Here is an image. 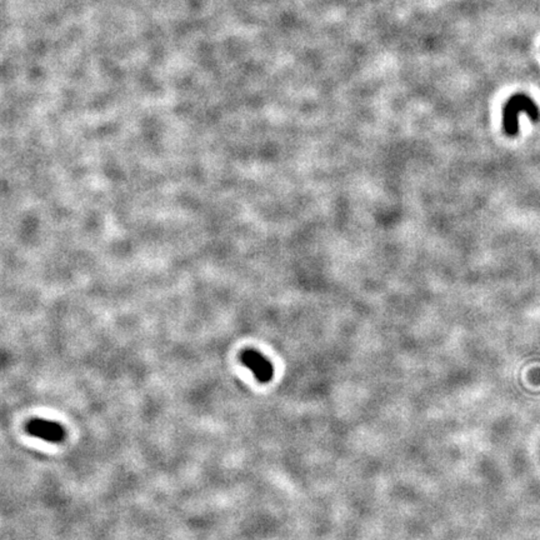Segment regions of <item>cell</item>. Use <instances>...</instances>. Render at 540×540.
<instances>
[{
    "instance_id": "1",
    "label": "cell",
    "mask_w": 540,
    "mask_h": 540,
    "mask_svg": "<svg viewBox=\"0 0 540 540\" xmlns=\"http://www.w3.org/2000/svg\"><path fill=\"white\" fill-rule=\"evenodd\" d=\"M522 113H525L533 121L539 120V109L535 105V103L529 96L516 94L508 99L503 112V126L507 135L514 137L519 133L518 117Z\"/></svg>"
},
{
    "instance_id": "2",
    "label": "cell",
    "mask_w": 540,
    "mask_h": 540,
    "mask_svg": "<svg viewBox=\"0 0 540 540\" xmlns=\"http://www.w3.org/2000/svg\"><path fill=\"white\" fill-rule=\"evenodd\" d=\"M25 429L31 437L42 439L44 442L53 443V444L64 442L66 437L64 426L53 420L42 419V418H34L30 420L25 426Z\"/></svg>"
},
{
    "instance_id": "3",
    "label": "cell",
    "mask_w": 540,
    "mask_h": 540,
    "mask_svg": "<svg viewBox=\"0 0 540 540\" xmlns=\"http://www.w3.org/2000/svg\"><path fill=\"white\" fill-rule=\"evenodd\" d=\"M240 361L254 374L259 383H269L274 375V368L268 358L255 349H246L240 354Z\"/></svg>"
}]
</instances>
